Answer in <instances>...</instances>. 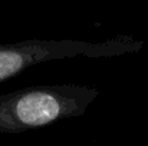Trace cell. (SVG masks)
Returning <instances> with one entry per match:
<instances>
[{
  "label": "cell",
  "mask_w": 148,
  "mask_h": 146,
  "mask_svg": "<svg viewBox=\"0 0 148 146\" xmlns=\"http://www.w3.org/2000/svg\"><path fill=\"white\" fill-rule=\"evenodd\" d=\"M101 95L97 88L38 85L0 96V132L20 133L82 116Z\"/></svg>",
  "instance_id": "obj_1"
},
{
  "label": "cell",
  "mask_w": 148,
  "mask_h": 146,
  "mask_svg": "<svg viewBox=\"0 0 148 146\" xmlns=\"http://www.w3.org/2000/svg\"><path fill=\"white\" fill-rule=\"evenodd\" d=\"M143 48L144 43L131 36H116L97 43L72 39H32L19 43L0 45V82L52 60L73 57H118L137 53Z\"/></svg>",
  "instance_id": "obj_2"
}]
</instances>
